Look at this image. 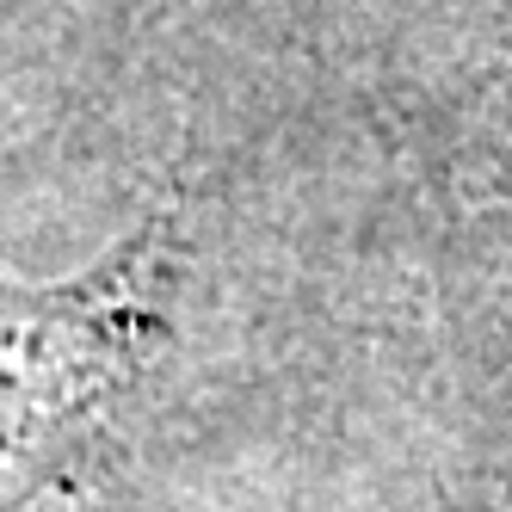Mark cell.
Returning <instances> with one entry per match:
<instances>
[{
    "mask_svg": "<svg viewBox=\"0 0 512 512\" xmlns=\"http://www.w3.org/2000/svg\"><path fill=\"white\" fill-rule=\"evenodd\" d=\"M173 278V247L155 229L68 290H0V512L38 494L62 451L142 371Z\"/></svg>",
    "mask_w": 512,
    "mask_h": 512,
    "instance_id": "cell-1",
    "label": "cell"
}]
</instances>
